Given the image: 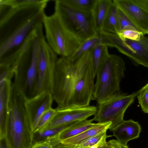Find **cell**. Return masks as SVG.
<instances>
[{
    "label": "cell",
    "instance_id": "8d00e7d4",
    "mask_svg": "<svg viewBox=\"0 0 148 148\" xmlns=\"http://www.w3.org/2000/svg\"><path fill=\"white\" fill-rule=\"evenodd\" d=\"M104 148H109L107 144V142H106V143Z\"/></svg>",
    "mask_w": 148,
    "mask_h": 148
},
{
    "label": "cell",
    "instance_id": "5b68a950",
    "mask_svg": "<svg viewBox=\"0 0 148 148\" xmlns=\"http://www.w3.org/2000/svg\"><path fill=\"white\" fill-rule=\"evenodd\" d=\"M125 69L121 57L109 54L96 74L92 100L99 103L121 93L120 84Z\"/></svg>",
    "mask_w": 148,
    "mask_h": 148
},
{
    "label": "cell",
    "instance_id": "f546056e",
    "mask_svg": "<svg viewBox=\"0 0 148 148\" xmlns=\"http://www.w3.org/2000/svg\"><path fill=\"white\" fill-rule=\"evenodd\" d=\"M118 14L121 31L129 27H132L137 29L127 15L118 7Z\"/></svg>",
    "mask_w": 148,
    "mask_h": 148
},
{
    "label": "cell",
    "instance_id": "f1b7e54d",
    "mask_svg": "<svg viewBox=\"0 0 148 148\" xmlns=\"http://www.w3.org/2000/svg\"><path fill=\"white\" fill-rule=\"evenodd\" d=\"M14 73V69L13 66L0 64V82L5 80H11Z\"/></svg>",
    "mask_w": 148,
    "mask_h": 148
},
{
    "label": "cell",
    "instance_id": "603a6c76",
    "mask_svg": "<svg viewBox=\"0 0 148 148\" xmlns=\"http://www.w3.org/2000/svg\"><path fill=\"white\" fill-rule=\"evenodd\" d=\"M97 0H62L67 5L81 11L92 12Z\"/></svg>",
    "mask_w": 148,
    "mask_h": 148
},
{
    "label": "cell",
    "instance_id": "52a82bcc",
    "mask_svg": "<svg viewBox=\"0 0 148 148\" xmlns=\"http://www.w3.org/2000/svg\"><path fill=\"white\" fill-rule=\"evenodd\" d=\"M42 23L47 42L57 54L67 58L82 43L64 27L55 13L45 14Z\"/></svg>",
    "mask_w": 148,
    "mask_h": 148
},
{
    "label": "cell",
    "instance_id": "83f0119b",
    "mask_svg": "<svg viewBox=\"0 0 148 148\" xmlns=\"http://www.w3.org/2000/svg\"><path fill=\"white\" fill-rule=\"evenodd\" d=\"M137 97L142 111L147 113L148 110V83L140 90Z\"/></svg>",
    "mask_w": 148,
    "mask_h": 148
},
{
    "label": "cell",
    "instance_id": "6da1fadb",
    "mask_svg": "<svg viewBox=\"0 0 148 148\" xmlns=\"http://www.w3.org/2000/svg\"><path fill=\"white\" fill-rule=\"evenodd\" d=\"M95 77L90 51L74 62L64 57L58 58L54 70L52 94L57 108L90 106Z\"/></svg>",
    "mask_w": 148,
    "mask_h": 148
},
{
    "label": "cell",
    "instance_id": "7c38bea8",
    "mask_svg": "<svg viewBox=\"0 0 148 148\" xmlns=\"http://www.w3.org/2000/svg\"><path fill=\"white\" fill-rule=\"evenodd\" d=\"M50 92H43L25 101V109L30 123L33 133L42 114L51 108L53 100Z\"/></svg>",
    "mask_w": 148,
    "mask_h": 148
},
{
    "label": "cell",
    "instance_id": "4dcf8cb0",
    "mask_svg": "<svg viewBox=\"0 0 148 148\" xmlns=\"http://www.w3.org/2000/svg\"><path fill=\"white\" fill-rule=\"evenodd\" d=\"M107 143L109 148H129L127 145H123L117 140L112 139Z\"/></svg>",
    "mask_w": 148,
    "mask_h": 148
},
{
    "label": "cell",
    "instance_id": "277c9868",
    "mask_svg": "<svg viewBox=\"0 0 148 148\" xmlns=\"http://www.w3.org/2000/svg\"><path fill=\"white\" fill-rule=\"evenodd\" d=\"M25 100L12 84L5 138L10 148H32L33 131Z\"/></svg>",
    "mask_w": 148,
    "mask_h": 148
},
{
    "label": "cell",
    "instance_id": "e575fe53",
    "mask_svg": "<svg viewBox=\"0 0 148 148\" xmlns=\"http://www.w3.org/2000/svg\"><path fill=\"white\" fill-rule=\"evenodd\" d=\"M0 148H10L5 137L0 139Z\"/></svg>",
    "mask_w": 148,
    "mask_h": 148
},
{
    "label": "cell",
    "instance_id": "2e32d148",
    "mask_svg": "<svg viewBox=\"0 0 148 148\" xmlns=\"http://www.w3.org/2000/svg\"><path fill=\"white\" fill-rule=\"evenodd\" d=\"M75 122L57 127L42 129L33 132L32 135V145L36 143L44 142L48 143L53 146L57 145L60 143L59 137L60 133Z\"/></svg>",
    "mask_w": 148,
    "mask_h": 148
},
{
    "label": "cell",
    "instance_id": "4fadbf2b",
    "mask_svg": "<svg viewBox=\"0 0 148 148\" xmlns=\"http://www.w3.org/2000/svg\"><path fill=\"white\" fill-rule=\"evenodd\" d=\"M101 32L110 41L113 47L127 56L134 63L148 68V56L135 52L117 34L104 32Z\"/></svg>",
    "mask_w": 148,
    "mask_h": 148
},
{
    "label": "cell",
    "instance_id": "9a60e30c",
    "mask_svg": "<svg viewBox=\"0 0 148 148\" xmlns=\"http://www.w3.org/2000/svg\"><path fill=\"white\" fill-rule=\"evenodd\" d=\"M12 84L11 80H5L0 82V139L5 136Z\"/></svg>",
    "mask_w": 148,
    "mask_h": 148
},
{
    "label": "cell",
    "instance_id": "1f68e13d",
    "mask_svg": "<svg viewBox=\"0 0 148 148\" xmlns=\"http://www.w3.org/2000/svg\"><path fill=\"white\" fill-rule=\"evenodd\" d=\"M32 148H53V146L47 142L36 143L32 145Z\"/></svg>",
    "mask_w": 148,
    "mask_h": 148
},
{
    "label": "cell",
    "instance_id": "484cf974",
    "mask_svg": "<svg viewBox=\"0 0 148 148\" xmlns=\"http://www.w3.org/2000/svg\"><path fill=\"white\" fill-rule=\"evenodd\" d=\"M106 131L100 132L85 140L76 146L80 148H90L96 145L109 136L106 134Z\"/></svg>",
    "mask_w": 148,
    "mask_h": 148
},
{
    "label": "cell",
    "instance_id": "d6986e66",
    "mask_svg": "<svg viewBox=\"0 0 148 148\" xmlns=\"http://www.w3.org/2000/svg\"><path fill=\"white\" fill-rule=\"evenodd\" d=\"M113 3L111 0H97L92 11L94 23L97 33L101 31L103 25Z\"/></svg>",
    "mask_w": 148,
    "mask_h": 148
},
{
    "label": "cell",
    "instance_id": "7a4b0ae2",
    "mask_svg": "<svg viewBox=\"0 0 148 148\" xmlns=\"http://www.w3.org/2000/svg\"><path fill=\"white\" fill-rule=\"evenodd\" d=\"M49 1L13 7L0 4V58L13 56L29 35L43 24Z\"/></svg>",
    "mask_w": 148,
    "mask_h": 148
},
{
    "label": "cell",
    "instance_id": "7402d4cb",
    "mask_svg": "<svg viewBox=\"0 0 148 148\" xmlns=\"http://www.w3.org/2000/svg\"><path fill=\"white\" fill-rule=\"evenodd\" d=\"M107 46L101 44L90 51L91 60L95 76L109 54Z\"/></svg>",
    "mask_w": 148,
    "mask_h": 148
},
{
    "label": "cell",
    "instance_id": "44dd1931",
    "mask_svg": "<svg viewBox=\"0 0 148 148\" xmlns=\"http://www.w3.org/2000/svg\"><path fill=\"white\" fill-rule=\"evenodd\" d=\"M101 32L117 34L121 32L118 18V7L113 1L103 23Z\"/></svg>",
    "mask_w": 148,
    "mask_h": 148
},
{
    "label": "cell",
    "instance_id": "30bf717a",
    "mask_svg": "<svg viewBox=\"0 0 148 148\" xmlns=\"http://www.w3.org/2000/svg\"><path fill=\"white\" fill-rule=\"evenodd\" d=\"M56 109V112L53 118L42 129L57 127L86 119L89 117L95 115L97 108L94 106H89L83 107L63 109L57 107Z\"/></svg>",
    "mask_w": 148,
    "mask_h": 148
},
{
    "label": "cell",
    "instance_id": "ffe728a7",
    "mask_svg": "<svg viewBox=\"0 0 148 148\" xmlns=\"http://www.w3.org/2000/svg\"><path fill=\"white\" fill-rule=\"evenodd\" d=\"M93 121V119H86L75 122L60 133V141L77 135L95 126L97 123H92Z\"/></svg>",
    "mask_w": 148,
    "mask_h": 148
},
{
    "label": "cell",
    "instance_id": "d6a6232c",
    "mask_svg": "<svg viewBox=\"0 0 148 148\" xmlns=\"http://www.w3.org/2000/svg\"><path fill=\"white\" fill-rule=\"evenodd\" d=\"M53 148H80L73 145H65L61 143L53 146Z\"/></svg>",
    "mask_w": 148,
    "mask_h": 148
},
{
    "label": "cell",
    "instance_id": "8fae6325",
    "mask_svg": "<svg viewBox=\"0 0 148 148\" xmlns=\"http://www.w3.org/2000/svg\"><path fill=\"white\" fill-rule=\"evenodd\" d=\"M139 31L148 34V11L134 0H113Z\"/></svg>",
    "mask_w": 148,
    "mask_h": 148
},
{
    "label": "cell",
    "instance_id": "5bb4252c",
    "mask_svg": "<svg viewBox=\"0 0 148 148\" xmlns=\"http://www.w3.org/2000/svg\"><path fill=\"white\" fill-rule=\"evenodd\" d=\"M113 136L122 144L126 146L130 140L139 137L141 131L140 125L132 119L123 121L112 130Z\"/></svg>",
    "mask_w": 148,
    "mask_h": 148
},
{
    "label": "cell",
    "instance_id": "e0dca14e",
    "mask_svg": "<svg viewBox=\"0 0 148 148\" xmlns=\"http://www.w3.org/2000/svg\"><path fill=\"white\" fill-rule=\"evenodd\" d=\"M101 44L105 45L108 47H113L110 41L105 35L101 32L97 33L95 35L82 42L75 52L66 58L74 62L86 53Z\"/></svg>",
    "mask_w": 148,
    "mask_h": 148
},
{
    "label": "cell",
    "instance_id": "d590c367",
    "mask_svg": "<svg viewBox=\"0 0 148 148\" xmlns=\"http://www.w3.org/2000/svg\"><path fill=\"white\" fill-rule=\"evenodd\" d=\"M106 142V139L103 140L97 145L91 147L90 148H104Z\"/></svg>",
    "mask_w": 148,
    "mask_h": 148
},
{
    "label": "cell",
    "instance_id": "d4e9b609",
    "mask_svg": "<svg viewBox=\"0 0 148 148\" xmlns=\"http://www.w3.org/2000/svg\"><path fill=\"white\" fill-rule=\"evenodd\" d=\"M123 40L126 38L134 40H139L143 38L144 35L137 29L132 27H127L118 34Z\"/></svg>",
    "mask_w": 148,
    "mask_h": 148
},
{
    "label": "cell",
    "instance_id": "8992f818",
    "mask_svg": "<svg viewBox=\"0 0 148 148\" xmlns=\"http://www.w3.org/2000/svg\"><path fill=\"white\" fill-rule=\"evenodd\" d=\"M64 27L82 42L97 33L92 12L72 8L62 0L55 1V12Z\"/></svg>",
    "mask_w": 148,
    "mask_h": 148
},
{
    "label": "cell",
    "instance_id": "ba28073f",
    "mask_svg": "<svg viewBox=\"0 0 148 148\" xmlns=\"http://www.w3.org/2000/svg\"><path fill=\"white\" fill-rule=\"evenodd\" d=\"M139 92L138 90L130 94L121 92L97 103L98 106L93 120L100 123L111 122L109 129L112 131L123 121L126 110L133 102Z\"/></svg>",
    "mask_w": 148,
    "mask_h": 148
},
{
    "label": "cell",
    "instance_id": "74e56055",
    "mask_svg": "<svg viewBox=\"0 0 148 148\" xmlns=\"http://www.w3.org/2000/svg\"><path fill=\"white\" fill-rule=\"evenodd\" d=\"M147 113L148 114V110Z\"/></svg>",
    "mask_w": 148,
    "mask_h": 148
},
{
    "label": "cell",
    "instance_id": "ac0fdd59",
    "mask_svg": "<svg viewBox=\"0 0 148 148\" xmlns=\"http://www.w3.org/2000/svg\"><path fill=\"white\" fill-rule=\"evenodd\" d=\"M111 124V122L104 123H97L96 125L82 133L72 137L62 140V144L75 146L102 132L107 131Z\"/></svg>",
    "mask_w": 148,
    "mask_h": 148
},
{
    "label": "cell",
    "instance_id": "3957f363",
    "mask_svg": "<svg viewBox=\"0 0 148 148\" xmlns=\"http://www.w3.org/2000/svg\"><path fill=\"white\" fill-rule=\"evenodd\" d=\"M42 28L40 26L34 30L13 57L14 80L12 84L25 101L36 95L40 44L44 36Z\"/></svg>",
    "mask_w": 148,
    "mask_h": 148
},
{
    "label": "cell",
    "instance_id": "4316f807",
    "mask_svg": "<svg viewBox=\"0 0 148 148\" xmlns=\"http://www.w3.org/2000/svg\"><path fill=\"white\" fill-rule=\"evenodd\" d=\"M56 112V109L51 108L44 112L40 116L33 132L42 129L52 119Z\"/></svg>",
    "mask_w": 148,
    "mask_h": 148
},
{
    "label": "cell",
    "instance_id": "9c48e42d",
    "mask_svg": "<svg viewBox=\"0 0 148 148\" xmlns=\"http://www.w3.org/2000/svg\"><path fill=\"white\" fill-rule=\"evenodd\" d=\"M57 55L48 45L45 36L42 37L40 41L38 57L36 95L46 92L52 94L54 70L58 59Z\"/></svg>",
    "mask_w": 148,
    "mask_h": 148
},
{
    "label": "cell",
    "instance_id": "cb8c5ba5",
    "mask_svg": "<svg viewBox=\"0 0 148 148\" xmlns=\"http://www.w3.org/2000/svg\"><path fill=\"white\" fill-rule=\"evenodd\" d=\"M124 40L133 50L139 54L148 56V37H145L139 40L125 38Z\"/></svg>",
    "mask_w": 148,
    "mask_h": 148
},
{
    "label": "cell",
    "instance_id": "836d02e7",
    "mask_svg": "<svg viewBox=\"0 0 148 148\" xmlns=\"http://www.w3.org/2000/svg\"><path fill=\"white\" fill-rule=\"evenodd\" d=\"M137 3L148 11V0H134Z\"/></svg>",
    "mask_w": 148,
    "mask_h": 148
}]
</instances>
